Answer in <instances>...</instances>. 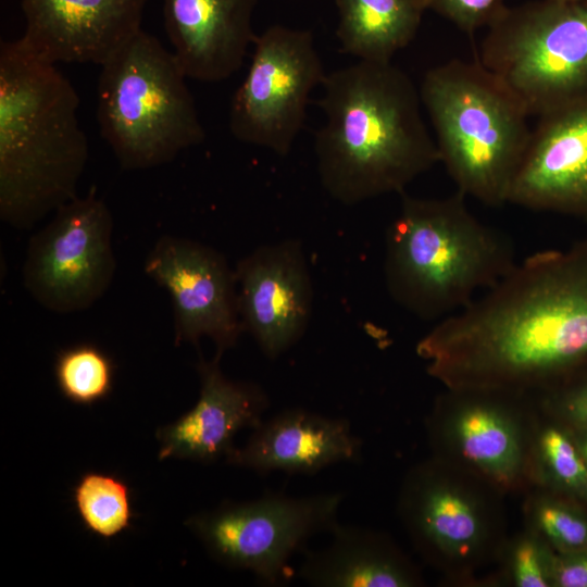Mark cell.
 Instances as JSON below:
<instances>
[{
	"label": "cell",
	"mask_w": 587,
	"mask_h": 587,
	"mask_svg": "<svg viewBox=\"0 0 587 587\" xmlns=\"http://www.w3.org/2000/svg\"><path fill=\"white\" fill-rule=\"evenodd\" d=\"M446 389L538 396L587 369V237L536 252L415 347Z\"/></svg>",
	"instance_id": "1"
},
{
	"label": "cell",
	"mask_w": 587,
	"mask_h": 587,
	"mask_svg": "<svg viewBox=\"0 0 587 587\" xmlns=\"http://www.w3.org/2000/svg\"><path fill=\"white\" fill-rule=\"evenodd\" d=\"M322 86L325 122L314 151L321 184L338 202L401 195L439 162L420 90L391 62L359 61L327 74Z\"/></svg>",
	"instance_id": "2"
},
{
	"label": "cell",
	"mask_w": 587,
	"mask_h": 587,
	"mask_svg": "<svg viewBox=\"0 0 587 587\" xmlns=\"http://www.w3.org/2000/svg\"><path fill=\"white\" fill-rule=\"evenodd\" d=\"M79 97L57 65L0 42V217L29 229L76 197L88 160Z\"/></svg>",
	"instance_id": "3"
},
{
	"label": "cell",
	"mask_w": 587,
	"mask_h": 587,
	"mask_svg": "<svg viewBox=\"0 0 587 587\" xmlns=\"http://www.w3.org/2000/svg\"><path fill=\"white\" fill-rule=\"evenodd\" d=\"M457 190L442 198L401 193L385 239L387 291L423 321L466 307L517 263L512 240L480 221Z\"/></svg>",
	"instance_id": "4"
},
{
	"label": "cell",
	"mask_w": 587,
	"mask_h": 587,
	"mask_svg": "<svg viewBox=\"0 0 587 587\" xmlns=\"http://www.w3.org/2000/svg\"><path fill=\"white\" fill-rule=\"evenodd\" d=\"M420 95L457 190L489 207L508 203L532 134L521 98L478 60L458 59L426 72Z\"/></svg>",
	"instance_id": "5"
},
{
	"label": "cell",
	"mask_w": 587,
	"mask_h": 587,
	"mask_svg": "<svg viewBox=\"0 0 587 587\" xmlns=\"http://www.w3.org/2000/svg\"><path fill=\"white\" fill-rule=\"evenodd\" d=\"M100 67L99 129L123 170L170 163L203 142L187 77L155 36L140 29Z\"/></svg>",
	"instance_id": "6"
},
{
	"label": "cell",
	"mask_w": 587,
	"mask_h": 587,
	"mask_svg": "<svg viewBox=\"0 0 587 587\" xmlns=\"http://www.w3.org/2000/svg\"><path fill=\"white\" fill-rule=\"evenodd\" d=\"M487 27L478 61L530 115L587 101V0L504 5Z\"/></svg>",
	"instance_id": "7"
},
{
	"label": "cell",
	"mask_w": 587,
	"mask_h": 587,
	"mask_svg": "<svg viewBox=\"0 0 587 587\" xmlns=\"http://www.w3.org/2000/svg\"><path fill=\"white\" fill-rule=\"evenodd\" d=\"M494 487L435 457L414 465L398 497V514L415 549L453 579L502 557L503 512Z\"/></svg>",
	"instance_id": "8"
},
{
	"label": "cell",
	"mask_w": 587,
	"mask_h": 587,
	"mask_svg": "<svg viewBox=\"0 0 587 587\" xmlns=\"http://www.w3.org/2000/svg\"><path fill=\"white\" fill-rule=\"evenodd\" d=\"M537 401L504 391L446 389L426 420L433 455L502 495L534 486Z\"/></svg>",
	"instance_id": "9"
},
{
	"label": "cell",
	"mask_w": 587,
	"mask_h": 587,
	"mask_svg": "<svg viewBox=\"0 0 587 587\" xmlns=\"http://www.w3.org/2000/svg\"><path fill=\"white\" fill-rule=\"evenodd\" d=\"M342 499L340 492L304 497L273 492L223 503L193 515L187 524L216 561L277 586L291 577V558L304 552L313 536L330 533L339 523Z\"/></svg>",
	"instance_id": "10"
},
{
	"label": "cell",
	"mask_w": 587,
	"mask_h": 587,
	"mask_svg": "<svg viewBox=\"0 0 587 587\" xmlns=\"http://www.w3.org/2000/svg\"><path fill=\"white\" fill-rule=\"evenodd\" d=\"M228 124L241 142L286 155L301 132L312 90L326 73L310 30L273 25L255 36Z\"/></svg>",
	"instance_id": "11"
},
{
	"label": "cell",
	"mask_w": 587,
	"mask_h": 587,
	"mask_svg": "<svg viewBox=\"0 0 587 587\" xmlns=\"http://www.w3.org/2000/svg\"><path fill=\"white\" fill-rule=\"evenodd\" d=\"M113 218L95 191L75 197L32 236L22 268L24 287L55 313L84 311L109 289L116 260Z\"/></svg>",
	"instance_id": "12"
},
{
	"label": "cell",
	"mask_w": 587,
	"mask_h": 587,
	"mask_svg": "<svg viewBox=\"0 0 587 587\" xmlns=\"http://www.w3.org/2000/svg\"><path fill=\"white\" fill-rule=\"evenodd\" d=\"M143 272L171 296L176 346H198L209 337L218 357L236 346L243 327L236 272L224 254L196 240L163 235L148 253Z\"/></svg>",
	"instance_id": "13"
},
{
	"label": "cell",
	"mask_w": 587,
	"mask_h": 587,
	"mask_svg": "<svg viewBox=\"0 0 587 587\" xmlns=\"http://www.w3.org/2000/svg\"><path fill=\"white\" fill-rule=\"evenodd\" d=\"M243 332L262 353L277 359L303 336L310 322L313 286L299 240L264 245L235 266Z\"/></svg>",
	"instance_id": "14"
},
{
	"label": "cell",
	"mask_w": 587,
	"mask_h": 587,
	"mask_svg": "<svg viewBox=\"0 0 587 587\" xmlns=\"http://www.w3.org/2000/svg\"><path fill=\"white\" fill-rule=\"evenodd\" d=\"M149 0H22L21 46L40 61L102 66L140 29Z\"/></svg>",
	"instance_id": "15"
},
{
	"label": "cell",
	"mask_w": 587,
	"mask_h": 587,
	"mask_svg": "<svg viewBox=\"0 0 587 587\" xmlns=\"http://www.w3.org/2000/svg\"><path fill=\"white\" fill-rule=\"evenodd\" d=\"M508 203L587 223V101L539 116Z\"/></svg>",
	"instance_id": "16"
},
{
	"label": "cell",
	"mask_w": 587,
	"mask_h": 587,
	"mask_svg": "<svg viewBox=\"0 0 587 587\" xmlns=\"http://www.w3.org/2000/svg\"><path fill=\"white\" fill-rule=\"evenodd\" d=\"M221 357L197 364L200 396L196 405L172 424L159 428V459H188L210 463L235 448L233 439L243 428L254 429L270 407L266 391L251 382L227 378Z\"/></svg>",
	"instance_id": "17"
},
{
	"label": "cell",
	"mask_w": 587,
	"mask_h": 587,
	"mask_svg": "<svg viewBox=\"0 0 587 587\" xmlns=\"http://www.w3.org/2000/svg\"><path fill=\"white\" fill-rule=\"evenodd\" d=\"M361 452L362 441L346 419L291 408L263 420L246 445L235 447L225 460L261 474L312 475L333 464L355 462Z\"/></svg>",
	"instance_id": "18"
},
{
	"label": "cell",
	"mask_w": 587,
	"mask_h": 587,
	"mask_svg": "<svg viewBox=\"0 0 587 587\" xmlns=\"http://www.w3.org/2000/svg\"><path fill=\"white\" fill-rule=\"evenodd\" d=\"M258 0H163L165 33L187 78L218 83L242 65Z\"/></svg>",
	"instance_id": "19"
},
{
	"label": "cell",
	"mask_w": 587,
	"mask_h": 587,
	"mask_svg": "<svg viewBox=\"0 0 587 587\" xmlns=\"http://www.w3.org/2000/svg\"><path fill=\"white\" fill-rule=\"evenodd\" d=\"M328 546L305 550L297 572L317 587H415L421 572L385 534L338 523Z\"/></svg>",
	"instance_id": "20"
},
{
	"label": "cell",
	"mask_w": 587,
	"mask_h": 587,
	"mask_svg": "<svg viewBox=\"0 0 587 587\" xmlns=\"http://www.w3.org/2000/svg\"><path fill=\"white\" fill-rule=\"evenodd\" d=\"M336 5L340 50L367 62H391L428 10L427 0H336Z\"/></svg>",
	"instance_id": "21"
},
{
	"label": "cell",
	"mask_w": 587,
	"mask_h": 587,
	"mask_svg": "<svg viewBox=\"0 0 587 587\" xmlns=\"http://www.w3.org/2000/svg\"><path fill=\"white\" fill-rule=\"evenodd\" d=\"M534 486L587 499V462L569 434L538 407L533 445Z\"/></svg>",
	"instance_id": "22"
},
{
	"label": "cell",
	"mask_w": 587,
	"mask_h": 587,
	"mask_svg": "<svg viewBox=\"0 0 587 587\" xmlns=\"http://www.w3.org/2000/svg\"><path fill=\"white\" fill-rule=\"evenodd\" d=\"M73 500L85 527L103 539L113 538L130 526V491L116 476L84 474L74 487Z\"/></svg>",
	"instance_id": "23"
},
{
	"label": "cell",
	"mask_w": 587,
	"mask_h": 587,
	"mask_svg": "<svg viewBox=\"0 0 587 587\" xmlns=\"http://www.w3.org/2000/svg\"><path fill=\"white\" fill-rule=\"evenodd\" d=\"M115 365L98 346L88 342L61 349L55 358L54 375L65 399L91 405L109 397L113 389Z\"/></svg>",
	"instance_id": "24"
},
{
	"label": "cell",
	"mask_w": 587,
	"mask_h": 587,
	"mask_svg": "<svg viewBox=\"0 0 587 587\" xmlns=\"http://www.w3.org/2000/svg\"><path fill=\"white\" fill-rule=\"evenodd\" d=\"M525 514L527 524L544 542L562 552L587 550V519L564 502L555 499L552 491L533 486L527 491Z\"/></svg>",
	"instance_id": "25"
},
{
	"label": "cell",
	"mask_w": 587,
	"mask_h": 587,
	"mask_svg": "<svg viewBox=\"0 0 587 587\" xmlns=\"http://www.w3.org/2000/svg\"><path fill=\"white\" fill-rule=\"evenodd\" d=\"M551 553V548L529 527L507 542L502 557H505V575L511 585L552 586Z\"/></svg>",
	"instance_id": "26"
},
{
	"label": "cell",
	"mask_w": 587,
	"mask_h": 587,
	"mask_svg": "<svg viewBox=\"0 0 587 587\" xmlns=\"http://www.w3.org/2000/svg\"><path fill=\"white\" fill-rule=\"evenodd\" d=\"M539 408L550 414L560 415L579 430L587 432V374L582 373L553 389L538 396Z\"/></svg>",
	"instance_id": "27"
},
{
	"label": "cell",
	"mask_w": 587,
	"mask_h": 587,
	"mask_svg": "<svg viewBox=\"0 0 587 587\" xmlns=\"http://www.w3.org/2000/svg\"><path fill=\"white\" fill-rule=\"evenodd\" d=\"M427 7L472 35L488 26L504 4L503 0H427Z\"/></svg>",
	"instance_id": "28"
},
{
	"label": "cell",
	"mask_w": 587,
	"mask_h": 587,
	"mask_svg": "<svg viewBox=\"0 0 587 587\" xmlns=\"http://www.w3.org/2000/svg\"><path fill=\"white\" fill-rule=\"evenodd\" d=\"M551 580L552 586L587 587V554L563 558L552 551Z\"/></svg>",
	"instance_id": "29"
},
{
	"label": "cell",
	"mask_w": 587,
	"mask_h": 587,
	"mask_svg": "<svg viewBox=\"0 0 587 587\" xmlns=\"http://www.w3.org/2000/svg\"><path fill=\"white\" fill-rule=\"evenodd\" d=\"M580 437L576 440V445L587 462V432L580 430Z\"/></svg>",
	"instance_id": "30"
},
{
	"label": "cell",
	"mask_w": 587,
	"mask_h": 587,
	"mask_svg": "<svg viewBox=\"0 0 587 587\" xmlns=\"http://www.w3.org/2000/svg\"><path fill=\"white\" fill-rule=\"evenodd\" d=\"M560 1L575 2V1H586V0H560Z\"/></svg>",
	"instance_id": "31"
}]
</instances>
